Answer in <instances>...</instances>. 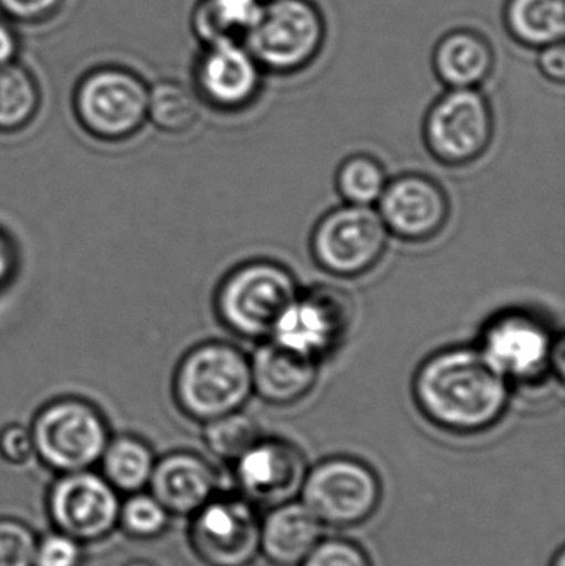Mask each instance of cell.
<instances>
[{"instance_id":"1","label":"cell","mask_w":565,"mask_h":566,"mask_svg":"<svg viewBox=\"0 0 565 566\" xmlns=\"http://www.w3.org/2000/svg\"><path fill=\"white\" fill-rule=\"evenodd\" d=\"M513 388L478 346H453L425 359L414 378L421 415L441 431L481 434L503 421Z\"/></svg>"},{"instance_id":"2","label":"cell","mask_w":565,"mask_h":566,"mask_svg":"<svg viewBox=\"0 0 565 566\" xmlns=\"http://www.w3.org/2000/svg\"><path fill=\"white\" fill-rule=\"evenodd\" d=\"M252 392L251 359L228 342L195 346L176 369L175 396L179 408L205 424L244 408Z\"/></svg>"},{"instance_id":"3","label":"cell","mask_w":565,"mask_h":566,"mask_svg":"<svg viewBox=\"0 0 565 566\" xmlns=\"http://www.w3.org/2000/svg\"><path fill=\"white\" fill-rule=\"evenodd\" d=\"M30 432L36 461L55 475L96 469L112 438L103 412L75 396L46 402Z\"/></svg>"},{"instance_id":"4","label":"cell","mask_w":565,"mask_h":566,"mask_svg":"<svg viewBox=\"0 0 565 566\" xmlns=\"http://www.w3.org/2000/svg\"><path fill=\"white\" fill-rule=\"evenodd\" d=\"M299 292L294 274L284 265L272 261L248 262L234 269L219 285L216 313L234 335L268 339Z\"/></svg>"},{"instance_id":"5","label":"cell","mask_w":565,"mask_h":566,"mask_svg":"<svg viewBox=\"0 0 565 566\" xmlns=\"http://www.w3.org/2000/svg\"><path fill=\"white\" fill-rule=\"evenodd\" d=\"M325 33L324 17L311 0H265L244 45L262 70L291 75L317 59Z\"/></svg>"},{"instance_id":"6","label":"cell","mask_w":565,"mask_h":566,"mask_svg":"<svg viewBox=\"0 0 565 566\" xmlns=\"http://www.w3.org/2000/svg\"><path fill=\"white\" fill-rule=\"evenodd\" d=\"M299 501L324 528H354L377 514L381 481L364 461L335 455L307 469Z\"/></svg>"},{"instance_id":"7","label":"cell","mask_w":565,"mask_h":566,"mask_svg":"<svg viewBox=\"0 0 565 566\" xmlns=\"http://www.w3.org/2000/svg\"><path fill=\"white\" fill-rule=\"evenodd\" d=\"M388 235L390 232L372 206L345 205L327 212L315 226L312 258L334 277H360L384 258Z\"/></svg>"},{"instance_id":"8","label":"cell","mask_w":565,"mask_h":566,"mask_svg":"<svg viewBox=\"0 0 565 566\" xmlns=\"http://www.w3.org/2000/svg\"><path fill=\"white\" fill-rule=\"evenodd\" d=\"M355 306L345 290L317 285L289 303L272 329V342L321 363L334 355L354 325Z\"/></svg>"},{"instance_id":"9","label":"cell","mask_w":565,"mask_h":566,"mask_svg":"<svg viewBox=\"0 0 565 566\" xmlns=\"http://www.w3.org/2000/svg\"><path fill=\"white\" fill-rule=\"evenodd\" d=\"M122 495L98 469L59 474L45 494V512L52 528L80 544H103L118 532Z\"/></svg>"},{"instance_id":"10","label":"cell","mask_w":565,"mask_h":566,"mask_svg":"<svg viewBox=\"0 0 565 566\" xmlns=\"http://www.w3.org/2000/svg\"><path fill=\"white\" fill-rule=\"evenodd\" d=\"M261 518L238 492H219L188 518L189 547L206 566H249L261 555Z\"/></svg>"},{"instance_id":"11","label":"cell","mask_w":565,"mask_h":566,"mask_svg":"<svg viewBox=\"0 0 565 566\" xmlns=\"http://www.w3.org/2000/svg\"><path fill=\"white\" fill-rule=\"evenodd\" d=\"M423 135L428 151L441 165H471L493 142L490 103L478 88L448 90L428 112Z\"/></svg>"},{"instance_id":"12","label":"cell","mask_w":565,"mask_h":566,"mask_svg":"<svg viewBox=\"0 0 565 566\" xmlns=\"http://www.w3.org/2000/svg\"><path fill=\"white\" fill-rule=\"evenodd\" d=\"M148 93L145 83L128 70L98 69L76 88V116L92 135L123 139L145 123Z\"/></svg>"},{"instance_id":"13","label":"cell","mask_w":565,"mask_h":566,"mask_svg":"<svg viewBox=\"0 0 565 566\" xmlns=\"http://www.w3.org/2000/svg\"><path fill=\"white\" fill-rule=\"evenodd\" d=\"M556 338L540 316L510 310L488 322L478 348L491 366L514 385L537 381L551 371Z\"/></svg>"},{"instance_id":"14","label":"cell","mask_w":565,"mask_h":566,"mask_svg":"<svg viewBox=\"0 0 565 566\" xmlns=\"http://www.w3.org/2000/svg\"><path fill=\"white\" fill-rule=\"evenodd\" d=\"M232 468L238 494L258 509L294 501L307 472L304 452L281 438H261Z\"/></svg>"},{"instance_id":"15","label":"cell","mask_w":565,"mask_h":566,"mask_svg":"<svg viewBox=\"0 0 565 566\" xmlns=\"http://www.w3.org/2000/svg\"><path fill=\"white\" fill-rule=\"evenodd\" d=\"M378 214L395 238L407 242H427L437 238L450 218L447 192L423 175H405L387 182Z\"/></svg>"},{"instance_id":"16","label":"cell","mask_w":565,"mask_h":566,"mask_svg":"<svg viewBox=\"0 0 565 566\" xmlns=\"http://www.w3.org/2000/svg\"><path fill=\"white\" fill-rule=\"evenodd\" d=\"M262 69L244 43L218 42L206 45L196 65L199 95L222 112L248 108L258 98Z\"/></svg>"},{"instance_id":"17","label":"cell","mask_w":565,"mask_h":566,"mask_svg":"<svg viewBox=\"0 0 565 566\" xmlns=\"http://www.w3.org/2000/svg\"><path fill=\"white\" fill-rule=\"evenodd\" d=\"M219 472L205 455L172 451L156 461L148 491L172 518H189L219 494Z\"/></svg>"},{"instance_id":"18","label":"cell","mask_w":565,"mask_h":566,"mask_svg":"<svg viewBox=\"0 0 565 566\" xmlns=\"http://www.w3.org/2000/svg\"><path fill=\"white\" fill-rule=\"evenodd\" d=\"M318 365L269 339L251 358L252 389L268 405H295L317 385Z\"/></svg>"},{"instance_id":"19","label":"cell","mask_w":565,"mask_h":566,"mask_svg":"<svg viewBox=\"0 0 565 566\" xmlns=\"http://www.w3.org/2000/svg\"><path fill=\"white\" fill-rule=\"evenodd\" d=\"M324 538V525L299 499L268 509L261 518V555L274 566H299Z\"/></svg>"},{"instance_id":"20","label":"cell","mask_w":565,"mask_h":566,"mask_svg":"<svg viewBox=\"0 0 565 566\" xmlns=\"http://www.w3.org/2000/svg\"><path fill=\"white\" fill-rule=\"evenodd\" d=\"M494 63L490 40L470 29L451 30L433 50L435 73L450 90L478 88L490 78Z\"/></svg>"},{"instance_id":"21","label":"cell","mask_w":565,"mask_h":566,"mask_svg":"<svg viewBox=\"0 0 565 566\" xmlns=\"http://www.w3.org/2000/svg\"><path fill=\"white\" fill-rule=\"evenodd\" d=\"M156 461L148 441L123 432L109 438L96 468L119 495H128L148 489Z\"/></svg>"},{"instance_id":"22","label":"cell","mask_w":565,"mask_h":566,"mask_svg":"<svg viewBox=\"0 0 565 566\" xmlns=\"http://www.w3.org/2000/svg\"><path fill=\"white\" fill-rule=\"evenodd\" d=\"M504 23L510 35L530 49L563 42L565 0H508Z\"/></svg>"},{"instance_id":"23","label":"cell","mask_w":565,"mask_h":566,"mask_svg":"<svg viewBox=\"0 0 565 566\" xmlns=\"http://www.w3.org/2000/svg\"><path fill=\"white\" fill-rule=\"evenodd\" d=\"M261 3V0H199L192 12V30L206 45L241 42Z\"/></svg>"},{"instance_id":"24","label":"cell","mask_w":565,"mask_h":566,"mask_svg":"<svg viewBox=\"0 0 565 566\" xmlns=\"http://www.w3.org/2000/svg\"><path fill=\"white\" fill-rule=\"evenodd\" d=\"M39 103V86L29 70L13 62L0 65V132L29 125Z\"/></svg>"},{"instance_id":"25","label":"cell","mask_w":565,"mask_h":566,"mask_svg":"<svg viewBox=\"0 0 565 566\" xmlns=\"http://www.w3.org/2000/svg\"><path fill=\"white\" fill-rule=\"evenodd\" d=\"M206 448L218 461L232 465L262 438L261 426L241 409L205 424Z\"/></svg>"},{"instance_id":"26","label":"cell","mask_w":565,"mask_h":566,"mask_svg":"<svg viewBox=\"0 0 565 566\" xmlns=\"http://www.w3.org/2000/svg\"><path fill=\"white\" fill-rule=\"evenodd\" d=\"M148 116L161 132L181 135L198 123V96L179 83H158L148 93Z\"/></svg>"},{"instance_id":"27","label":"cell","mask_w":565,"mask_h":566,"mask_svg":"<svg viewBox=\"0 0 565 566\" xmlns=\"http://www.w3.org/2000/svg\"><path fill=\"white\" fill-rule=\"evenodd\" d=\"M171 514L146 489L122 495L118 512V531L136 542H151L163 537L171 525Z\"/></svg>"},{"instance_id":"28","label":"cell","mask_w":565,"mask_h":566,"mask_svg":"<svg viewBox=\"0 0 565 566\" xmlns=\"http://www.w3.org/2000/svg\"><path fill=\"white\" fill-rule=\"evenodd\" d=\"M335 182L345 205L372 206L378 202L388 181L377 159L355 155L342 163Z\"/></svg>"},{"instance_id":"29","label":"cell","mask_w":565,"mask_h":566,"mask_svg":"<svg viewBox=\"0 0 565 566\" xmlns=\"http://www.w3.org/2000/svg\"><path fill=\"white\" fill-rule=\"evenodd\" d=\"M36 537L27 522L0 517V566H33Z\"/></svg>"},{"instance_id":"30","label":"cell","mask_w":565,"mask_h":566,"mask_svg":"<svg viewBox=\"0 0 565 566\" xmlns=\"http://www.w3.org/2000/svg\"><path fill=\"white\" fill-rule=\"evenodd\" d=\"M86 547L63 532L52 531L36 537L33 566H85Z\"/></svg>"},{"instance_id":"31","label":"cell","mask_w":565,"mask_h":566,"mask_svg":"<svg viewBox=\"0 0 565 566\" xmlns=\"http://www.w3.org/2000/svg\"><path fill=\"white\" fill-rule=\"evenodd\" d=\"M299 566H374L357 542L342 537L322 538Z\"/></svg>"},{"instance_id":"32","label":"cell","mask_w":565,"mask_h":566,"mask_svg":"<svg viewBox=\"0 0 565 566\" xmlns=\"http://www.w3.org/2000/svg\"><path fill=\"white\" fill-rule=\"evenodd\" d=\"M0 459L12 468H23L35 459L30 428L13 422L0 429Z\"/></svg>"},{"instance_id":"33","label":"cell","mask_w":565,"mask_h":566,"mask_svg":"<svg viewBox=\"0 0 565 566\" xmlns=\"http://www.w3.org/2000/svg\"><path fill=\"white\" fill-rule=\"evenodd\" d=\"M60 3L62 0H0V9L12 19L32 22L55 12Z\"/></svg>"},{"instance_id":"34","label":"cell","mask_w":565,"mask_h":566,"mask_svg":"<svg viewBox=\"0 0 565 566\" xmlns=\"http://www.w3.org/2000/svg\"><path fill=\"white\" fill-rule=\"evenodd\" d=\"M541 73L550 82L564 83L565 80V49L563 42L553 43V45L540 49V60H537Z\"/></svg>"},{"instance_id":"35","label":"cell","mask_w":565,"mask_h":566,"mask_svg":"<svg viewBox=\"0 0 565 566\" xmlns=\"http://www.w3.org/2000/svg\"><path fill=\"white\" fill-rule=\"evenodd\" d=\"M17 255L10 239L0 231V286L12 277L15 271Z\"/></svg>"},{"instance_id":"36","label":"cell","mask_w":565,"mask_h":566,"mask_svg":"<svg viewBox=\"0 0 565 566\" xmlns=\"http://www.w3.org/2000/svg\"><path fill=\"white\" fill-rule=\"evenodd\" d=\"M17 49H19V40L15 32L6 20L0 19V65L13 62Z\"/></svg>"},{"instance_id":"37","label":"cell","mask_w":565,"mask_h":566,"mask_svg":"<svg viewBox=\"0 0 565 566\" xmlns=\"http://www.w3.org/2000/svg\"><path fill=\"white\" fill-rule=\"evenodd\" d=\"M123 566H161L156 564V562L148 560V558H135V560H129L128 564Z\"/></svg>"},{"instance_id":"38","label":"cell","mask_w":565,"mask_h":566,"mask_svg":"<svg viewBox=\"0 0 565 566\" xmlns=\"http://www.w3.org/2000/svg\"><path fill=\"white\" fill-rule=\"evenodd\" d=\"M551 566H565V551L564 547H561L559 551L554 554L553 562H551Z\"/></svg>"}]
</instances>
